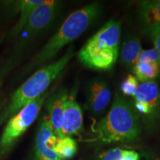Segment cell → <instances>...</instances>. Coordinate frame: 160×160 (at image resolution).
<instances>
[{"mask_svg": "<svg viewBox=\"0 0 160 160\" xmlns=\"http://www.w3.org/2000/svg\"><path fill=\"white\" fill-rule=\"evenodd\" d=\"M101 13V5L93 2L71 13L57 33L44 45L26 67L28 71L45 65L68 44L77 39L93 24Z\"/></svg>", "mask_w": 160, "mask_h": 160, "instance_id": "cell-1", "label": "cell"}, {"mask_svg": "<svg viewBox=\"0 0 160 160\" xmlns=\"http://www.w3.org/2000/svg\"><path fill=\"white\" fill-rule=\"evenodd\" d=\"M92 131L97 135L93 141L104 143L137 141L140 135L137 112L128 101L117 94L108 113L92 126Z\"/></svg>", "mask_w": 160, "mask_h": 160, "instance_id": "cell-2", "label": "cell"}, {"mask_svg": "<svg viewBox=\"0 0 160 160\" xmlns=\"http://www.w3.org/2000/svg\"><path fill=\"white\" fill-rule=\"evenodd\" d=\"M74 56L73 47L57 61L44 65L17 88L0 112V125L13 117L24 106L45 93Z\"/></svg>", "mask_w": 160, "mask_h": 160, "instance_id": "cell-3", "label": "cell"}, {"mask_svg": "<svg viewBox=\"0 0 160 160\" xmlns=\"http://www.w3.org/2000/svg\"><path fill=\"white\" fill-rule=\"evenodd\" d=\"M121 23L111 19L85 43L78 53L79 61L90 69L108 71L119 57Z\"/></svg>", "mask_w": 160, "mask_h": 160, "instance_id": "cell-4", "label": "cell"}, {"mask_svg": "<svg viewBox=\"0 0 160 160\" xmlns=\"http://www.w3.org/2000/svg\"><path fill=\"white\" fill-rule=\"evenodd\" d=\"M48 96V93L45 92L10 118L0 138V159L11 151L18 139L33 123Z\"/></svg>", "mask_w": 160, "mask_h": 160, "instance_id": "cell-5", "label": "cell"}, {"mask_svg": "<svg viewBox=\"0 0 160 160\" xmlns=\"http://www.w3.org/2000/svg\"><path fill=\"white\" fill-rule=\"evenodd\" d=\"M62 2L57 0L44 1L33 12L22 31L18 35L19 39L16 44V51L24 48L34 38L47 29L60 11Z\"/></svg>", "mask_w": 160, "mask_h": 160, "instance_id": "cell-6", "label": "cell"}, {"mask_svg": "<svg viewBox=\"0 0 160 160\" xmlns=\"http://www.w3.org/2000/svg\"><path fill=\"white\" fill-rule=\"evenodd\" d=\"M137 112L145 116L149 122H153L160 113V91L155 81L139 83L134 94Z\"/></svg>", "mask_w": 160, "mask_h": 160, "instance_id": "cell-7", "label": "cell"}, {"mask_svg": "<svg viewBox=\"0 0 160 160\" xmlns=\"http://www.w3.org/2000/svg\"><path fill=\"white\" fill-rule=\"evenodd\" d=\"M57 139L48 117H45L36 138L35 160H61L54 150Z\"/></svg>", "mask_w": 160, "mask_h": 160, "instance_id": "cell-8", "label": "cell"}, {"mask_svg": "<svg viewBox=\"0 0 160 160\" xmlns=\"http://www.w3.org/2000/svg\"><path fill=\"white\" fill-rule=\"evenodd\" d=\"M82 111L77 102L75 96L70 94L66 99L63 116L62 135L64 137L78 135L82 129Z\"/></svg>", "mask_w": 160, "mask_h": 160, "instance_id": "cell-9", "label": "cell"}, {"mask_svg": "<svg viewBox=\"0 0 160 160\" xmlns=\"http://www.w3.org/2000/svg\"><path fill=\"white\" fill-rule=\"evenodd\" d=\"M139 5L143 31L152 39L160 31V0L141 1Z\"/></svg>", "mask_w": 160, "mask_h": 160, "instance_id": "cell-10", "label": "cell"}, {"mask_svg": "<svg viewBox=\"0 0 160 160\" xmlns=\"http://www.w3.org/2000/svg\"><path fill=\"white\" fill-rule=\"evenodd\" d=\"M68 96V93L65 89H60L49 97L47 102L48 118L58 139L64 138L62 135L63 116Z\"/></svg>", "mask_w": 160, "mask_h": 160, "instance_id": "cell-11", "label": "cell"}, {"mask_svg": "<svg viewBox=\"0 0 160 160\" xmlns=\"http://www.w3.org/2000/svg\"><path fill=\"white\" fill-rule=\"evenodd\" d=\"M111 99V92L105 82L95 80L92 82L88 88V104L89 108L94 113L105 111Z\"/></svg>", "mask_w": 160, "mask_h": 160, "instance_id": "cell-12", "label": "cell"}, {"mask_svg": "<svg viewBox=\"0 0 160 160\" xmlns=\"http://www.w3.org/2000/svg\"><path fill=\"white\" fill-rule=\"evenodd\" d=\"M43 2V0H20L16 2L15 9L19 12L20 17L17 22L8 33L7 38L10 39L17 37L22 31L34 10Z\"/></svg>", "mask_w": 160, "mask_h": 160, "instance_id": "cell-13", "label": "cell"}, {"mask_svg": "<svg viewBox=\"0 0 160 160\" xmlns=\"http://www.w3.org/2000/svg\"><path fill=\"white\" fill-rule=\"evenodd\" d=\"M142 45L138 37H131L123 43L120 53V59L123 65L133 68L137 62L141 53Z\"/></svg>", "mask_w": 160, "mask_h": 160, "instance_id": "cell-14", "label": "cell"}, {"mask_svg": "<svg viewBox=\"0 0 160 160\" xmlns=\"http://www.w3.org/2000/svg\"><path fill=\"white\" fill-rule=\"evenodd\" d=\"M132 69L136 78L141 82L153 81L160 74V64L156 62H137Z\"/></svg>", "mask_w": 160, "mask_h": 160, "instance_id": "cell-15", "label": "cell"}, {"mask_svg": "<svg viewBox=\"0 0 160 160\" xmlns=\"http://www.w3.org/2000/svg\"><path fill=\"white\" fill-rule=\"evenodd\" d=\"M54 150L61 160L69 159L74 157L77 153V145L75 140L71 137H65L57 139Z\"/></svg>", "mask_w": 160, "mask_h": 160, "instance_id": "cell-16", "label": "cell"}, {"mask_svg": "<svg viewBox=\"0 0 160 160\" xmlns=\"http://www.w3.org/2000/svg\"><path fill=\"white\" fill-rule=\"evenodd\" d=\"M140 156L135 151L113 148L102 155V160H139Z\"/></svg>", "mask_w": 160, "mask_h": 160, "instance_id": "cell-17", "label": "cell"}, {"mask_svg": "<svg viewBox=\"0 0 160 160\" xmlns=\"http://www.w3.org/2000/svg\"><path fill=\"white\" fill-rule=\"evenodd\" d=\"M139 82L135 76L128 74L120 84V90L124 95L128 97H134Z\"/></svg>", "mask_w": 160, "mask_h": 160, "instance_id": "cell-18", "label": "cell"}, {"mask_svg": "<svg viewBox=\"0 0 160 160\" xmlns=\"http://www.w3.org/2000/svg\"><path fill=\"white\" fill-rule=\"evenodd\" d=\"M156 62L160 64L159 53L154 48L142 50L138 58L137 62Z\"/></svg>", "mask_w": 160, "mask_h": 160, "instance_id": "cell-19", "label": "cell"}, {"mask_svg": "<svg viewBox=\"0 0 160 160\" xmlns=\"http://www.w3.org/2000/svg\"><path fill=\"white\" fill-rule=\"evenodd\" d=\"M152 41H153V45H154V49L159 53L160 57V31L153 37Z\"/></svg>", "mask_w": 160, "mask_h": 160, "instance_id": "cell-20", "label": "cell"}, {"mask_svg": "<svg viewBox=\"0 0 160 160\" xmlns=\"http://www.w3.org/2000/svg\"><path fill=\"white\" fill-rule=\"evenodd\" d=\"M0 97H1V92H0Z\"/></svg>", "mask_w": 160, "mask_h": 160, "instance_id": "cell-21", "label": "cell"}]
</instances>
